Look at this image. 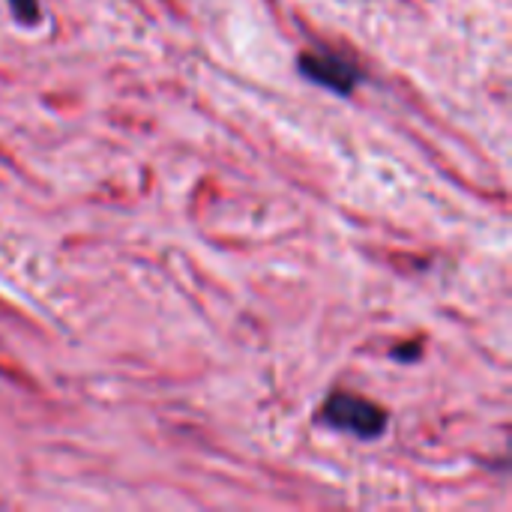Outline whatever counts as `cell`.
I'll return each mask as SVG.
<instances>
[{"label": "cell", "mask_w": 512, "mask_h": 512, "mask_svg": "<svg viewBox=\"0 0 512 512\" xmlns=\"http://www.w3.org/2000/svg\"><path fill=\"white\" fill-rule=\"evenodd\" d=\"M297 66L309 81H315V84H321V87H327V90H333L339 96L354 93V87L363 81L360 66L351 57L333 54V51H306V54H300Z\"/></svg>", "instance_id": "2"}, {"label": "cell", "mask_w": 512, "mask_h": 512, "mask_svg": "<svg viewBox=\"0 0 512 512\" xmlns=\"http://www.w3.org/2000/svg\"><path fill=\"white\" fill-rule=\"evenodd\" d=\"M15 18L21 24H36L39 21V0H9Z\"/></svg>", "instance_id": "3"}, {"label": "cell", "mask_w": 512, "mask_h": 512, "mask_svg": "<svg viewBox=\"0 0 512 512\" xmlns=\"http://www.w3.org/2000/svg\"><path fill=\"white\" fill-rule=\"evenodd\" d=\"M321 423H327L330 429L339 432H351L363 441H372L378 435H384L387 429V411L363 396L354 393H333L327 399V405L321 408Z\"/></svg>", "instance_id": "1"}]
</instances>
